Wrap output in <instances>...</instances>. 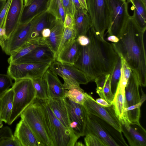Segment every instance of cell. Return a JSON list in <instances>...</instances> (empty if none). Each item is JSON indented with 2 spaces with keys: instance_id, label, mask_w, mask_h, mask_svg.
Returning a JSON list of instances; mask_svg holds the SVG:
<instances>
[{
  "instance_id": "cell-1",
  "label": "cell",
  "mask_w": 146,
  "mask_h": 146,
  "mask_svg": "<svg viewBox=\"0 0 146 146\" xmlns=\"http://www.w3.org/2000/svg\"><path fill=\"white\" fill-rule=\"evenodd\" d=\"M86 35L89 42L80 46V56L74 65L86 74L90 82L100 75L111 74L119 54L112 43L101 37L92 27Z\"/></svg>"
},
{
  "instance_id": "cell-2",
  "label": "cell",
  "mask_w": 146,
  "mask_h": 146,
  "mask_svg": "<svg viewBox=\"0 0 146 146\" xmlns=\"http://www.w3.org/2000/svg\"><path fill=\"white\" fill-rule=\"evenodd\" d=\"M145 32L129 15L118 37L112 43L115 49L127 65L136 74L140 86L146 85V55L144 37Z\"/></svg>"
},
{
  "instance_id": "cell-3",
  "label": "cell",
  "mask_w": 146,
  "mask_h": 146,
  "mask_svg": "<svg viewBox=\"0 0 146 146\" xmlns=\"http://www.w3.org/2000/svg\"><path fill=\"white\" fill-rule=\"evenodd\" d=\"M20 116L33 132L40 146H54L46 109L41 100L36 99Z\"/></svg>"
},
{
  "instance_id": "cell-4",
  "label": "cell",
  "mask_w": 146,
  "mask_h": 146,
  "mask_svg": "<svg viewBox=\"0 0 146 146\" xmlns=\"http://www.w3.org/2000/svg\"><path fill=\"white\" fill-rule=\"evenodd\" d=\"M84 116L83 136L92 133L100 138L106 146H127L122 132L102 119L88 113L82 105Z\"/></svg>"
},
{
  "instance_id": "cell-5",
  "label": "cell",
  "mask_w": 146,
  "mask_h": 146,
  "mask_svg": "<svg viewBox=\"0 0 146 146\" xmlns=\"http://www.w3.org/2000/svg\"><path fill=\"white\" fill-rule=\"evenodd\" d=\"M13 92V106L7 124H11L36 99L32 80L23 78L15 81L12 87Z\"/></svg>"
},
{
  "instance_id": "cell-6",
  "label": "cell",
  "mask_w": 146,
  "mask_h": 146,
  "mask_svg": "<svg viewBox=\"0 0 146 146\" xmlns=\"http://www.w3.org/2000/svg\"><path fill=\"white\" fill-rule=\"evenodd\" d=\"M86 0L92 27L98 35L104 38L105 32L108 30L111 24L108 1Z\"/></svg>"
},
{
  "instance_id": "cell-7",
  "label": "cell",
  "mask_w": 146,
  "mask_h": 146,
  "mask_svg": "<svg viewBox=\"0 0 146 146\" xmlns=\"http://www.w3.org/2000/svg\"><path fill=\"white\" fill-rule=\"evenodd\" d=\"M41 101L46 109L48 126L54 146H74L80 137L63 125L54 114L45 100Z\"/></svg>"
},
{
  "instance_id": "cell-8",
  "label": "cell",
  "mask_w": 146,
  "mask_h": 146,
  "mask_svg": "<svg viewBox=\"0 0 146 146\" xmlns=\"http://www.w3.org/2000/svg\"><path fill=\"white\" fill-rule=\"evenodd\" d=\"M52 72L62 78L65 89L80 88V84H86L90 82L86 74L74 65L52 62L49 68Z\"/></svg>"
},
{
  "instance_id": "cell-9",
  "label": "cell",
  "mask_w": 146,
  "mask_h": 146,
  "mask_svg": "<svg viewBox=\"0 0 146 146\" xmlns=\"http://www.w3.org/2000/svg\"><path fill=\"white\" fill-rule=\"evenodd\" d=\"M51 63L27 62L9 64L7 74L15 81L23 78L32 80L43 76Z\"/></svg>"
},
{
  "instance_id": "cell-10",
  "label": "cell",
  "mask_w": 146,
  "mask_h": 146,
  "mask_svg": "<svg viewBox=\"0 0 146 146\" xmlns=\"http://www.w3.org/2000/svg\"><path fill=\"white\" fill-rule=\"evenodd\" d=\"M110 10L111 24L107 31L108 35L118 38L125 26L129 15L128 3L121 0H108Z\"/></svg>"
},
{
  "instance_id": "cell-11",
  "label": "cell",
  "mask_w": 146,
  "mask_h": 146,
  "mask_svg": "<svg viewBox=\"0 0 146 146\" xmlns=\"http://www.w3.org/2000/svg\"><path fill=\"white\" fill-rule=\"evenodd\" d=\"M85 101L82 105L88 113L102 119L117 131L121 132L120 121L112 105L109 107L102 106L98 104L91 96L85 92Z\"/></svg>"
},
{
  "instance_id": "cell-12",
  "label": "cell",
  "mask_w": 146,
  "mask_h": 146,
  "mask_svg": "<svg viewBox=\"0 0 146 146\" xmlns=\"http://www.w3.org/2000/svg\"><path fill=\"white\" fill-rule=\"evenodd\" d=\"M36 17L27 23L19 24L6 40L4 51L7 54L10 55L29 40L30 33Z\"/></svg>"
},
{
  "instance_id": "cell-13",
  "label": "cell",
  "mask_w": 146,
  "mask_h": 146,
  "mask_svg": "<svg viewBox=\"0 0 146 146\" xmlns=\"http://www.w3.org/2000/svg\"><path fill=\"white\" fill-rule=\"evenodd\" d=\"M121 131L130 146H146V131L142 127L130 123L124 114L119 119Z\"/></svg>"
},
{
  "instance_id": "cell-14",
  "label": "cell",
  "mask_w": 146,
  "mask_h": 146,
  "mask_svg": "<svg viewBox=\"0 0 146 146\" xmlns=\"http://www.w3.org/2000/svg\"><path fill=\"white\" fill-rule=\"evenodd\" d=\"M24 7V0H11L4 25L7 40L19 25Z\"/></svg>"
},
{
  "instance_id": "cell-15",
  "label": "cell",
  "mask_w": 146,
  "mask_h": 146,
  "mask_svg": "<svg viewBox=\"0 0 146 146\" xmlns=\"http://www.w3.org/2000/svg\"><path fill=\"white\" fill-rule=\"evenodd\" d=\"M54 60V55L53 53L45 43H42L37 46L26 55L12 63H51Z\"/></svg>"
},
{
  "instance_id": "cell-16",
  "label": "cell",
  "mask_w": 146,
  "mask_h": 146,
  "mask_svg": "<svg viewBox=\"0 0 146 146\" xmlns=\"http://www.w3.org/2000/svg\"><path fill=\"white\" fill-rule=\"evenodd\" d=\"M69 116L70 127L73 131L80 137L83 136L84 116L82 105L75 103L65 97Z\"/></svg>"
},
{
  "instance_id": "cell-17",
  "label": "cell",
  "mask_w": 146,
  "mask_h": 146,
  "mask_svg": "<svg viewBox=\"0 0 146 146\" xmlns=\"http://www.w3.org/2000/svg\"><path fill=\"white\" fill-rule=\"evenodd\" d=\"M50 0H33L24 7L19 24L27 23L47 11Z\"/></svg>"
},
{
  "instance_id": "cell-18",
  "label": "cell",
  "mask_w": 146,
  "mask_h": 146,
  "mask_svg": "<svg viewBox=\"0 0 146 146\" xmlns=\"http://www.w3.org/2000/svg\"><path fill=\"white\" fill-rule=\"evenodd\" d=\"M64 98H48L45 100L54 114L63 125L73 132L70 127L69 116Z\"/></svg>"
},
{
  "instance_id": "cell-19",
  "label": "cell",
  "mask_w": 146,
  "mask_h": 146,
  "mask_svg": "<svg viewBox=\"0 0 146 146\" xmlns=\"http://www.w3.org/2000/svg\"><path fill=\"white\" fill-rule=\"evenodd\" d=\"M13 135L21 146H40L33 132L22 119L17 124Z\"/></svg>"
},
{
  "instance_id": "cell-20",
  "label": "cell",
  "mask_w": 146,
  "mask_h": 146,
  "mask_svg": "<svg viewBox=\"0 0 146 146\" xmlns=\"http://www.w3.org/2000/svg\"><path fill=\"white\" fill-rule=\"evenodd\" d=\"M43 77L47 84L48 98L57 99L65 98V89L57 75L49 68L44 73Z\"/></svg>"
},
{
  "instance_id": "cell-21",
  "label": "cell",
  "mask_w": 146,
  "mask_h": 146,
  "mask_svg": "<svg viewBox=\"0 0 146 146\" xmlns=\"http://www.w3.org/2000/svg\"><path fill=\"white\" fill-rule=\"evenodd\" d=\"M50 29V33L49 36L43 39L45 44L54 54L55 59L63 33V23L61 20L55 19Z\"/></svg>"
},
{
  "instance_id": "cell-22",
  "label": "cell",
  "mask_w": 146,
  "mask_h": 146,
  "mask_svg": "<svg viewBox=\"0 0 146 146\" xmlns=\"http://www.w3.org/2000/svg\"><path fill=\"white\" fill-rule=\"evenodd\" d=\"M73 29L75 32L76 39L79 36L86 35L92 27L91 21L87 10L80 8L74 14Z\"/></svg>"
},
{
  "instance_id": "cell-23",
  "label": "cell",
  "mask_w": 146,
  "mask_h": 146,
  "mask_svg": "<svg viewBox=\"0 0 146 146\" xmlns=\"http://www.w3.org/2000/svg\"><path fill=\"white\" fill-rule=\"evenodd\" d=\"M55 19V17L47 11L36 16L31 30L29 40L42 38L41 34L42 30L45 28H50Z\"/></svg>"
},
{
  "instance_id": "cell-24",
  "label": "cell",
  "mask_w": 146,
  "mask_h": 146,
  "mask_svg": "<svg viewBox=\"0 0 146 146\" xmlns=\"http://www.w3.org/2000/svg\"><path fill=\"white\" fill-rule=\"evenodd\" d=\"M139 86L137 76L132 71L125 89L127 107L140 102L141 98L139 90Z\"/></svg>"
},
{
  "instance_id": "cell-25",
  "label": "cell",
  "mask_w": 146,
  "mask_h": 146,
  "mask_svg": "<svg viewBox=\"0 0 146 146\" xmlns=\"http://www.w3.org/2000/svg\"><path fill=\"white\" fill-rule=\"evenodd\" d=\"M80 45L75 39L58 54L56 60L60 62L74 65L80 54Z\"/></svg>"
},
{
  "instance_id": "cell-26",
  "label": "cell",
  "mask_w": 146,
  "mask_h": 146,
  "mask_svg": "<svg viewBox=\"0 0 146 146\" xmlns=\"http://www.w3.org/2000/svg\"><path fill=\"white\" fill-rule=\"evenodd\" d=\"M13 96L11 88L0 96V116L3 121L7 124L13 108Z\"/></svg>"
},
{
  "instance_id": "cell-27",
  "label": "cell",
  "mask_w": 146,
  "mask_h": 146,
  "mask_svg": "<svg viewBox=\"0 0 146 146\" xmlns=\"http://www.w3.org/2000/svg\"><path fill=\"white\" fill-rule=\"evenodd\" d=\"M127 3L132 5L131 9L133 11L132 16L133 19L142 29H146V5L141 0H127Z\"/></svg>"
},
{
  "instance_id": "cell-28",
  "label": "cell",
  "mask_w": 146,
  "mask_h": 146,
  "mask_svg": "<svg viewBox=\"0 0 146 146\" xmlns=\"http://www.w3.org/2000/svg\"><path fill=\"white\" fill-rule=\"evenodd\" d=\"M45 43L43 38L29 40L18 49L13 52L8 59L9 64L26 55L39 44Z\"/></svg>"
},
{
  "instance_id": "cell-29",
  "label": "cell",
  "mask_w": 146,
  "mask_h": 146,
  "mask_svg": "<svg viewBox=\"0 0 146 146\" xmlns=\"http://www.w3.org/2000/svg\"><path fill=\"white\" fill-rule=\"evenodd\" d=\"M111 104L117 116L119 118L123 115L125 109L127 108L125 91H116Z\"/></svg>"
},
{
  "instance_id": "cell-30",
  "label": "cell",
  "mask_w": 146,
  "mask_h": 146,
  "mask_svg": "<svg viewBox=\"0 0 146 146\" xmlns=\"http://www.w3.org/2000/svg\"><path fill=\"white\" fill-rule=\"evenodd\" d=\"M32 80L36 92V99L41 100L48 99V96L47 85L43 76Z\"/></svg>"
},
{
  "instance_id": "cell-31",
  "label": "cell",
  "mask_w": 146,
  "mask_h": 146,
  "mask_svg": "<svg viewBox=\"0 0 146 146\" xmlns=\"http://www.w3.org/2000/svg\"><path fill=\"white\" fill-rule=\"evenodd\" d=\"M143 103H138L127 107L124 109V113L131 123L141 126L139 122L141 115L140 108Z\"/></svg>"
},
{
  "instance_id": "cell-32",
  "label": "cell",
  "mask_w": 146,
  "mask_h": 146,
  "mask_svg": "<svg viewBox=\"0 0 146 146\" xmlns=\"http://www.w3.org/2000/svg\"><path fill=\"white\" fill-rule=\"evenodd\" d=\"M75 32L72 27H64L62 38L55 56L56 57L60 51L71 44L75 39Z\"/></svg>"
},
{
  "instance_id": "cell-33",
  "label": "cell",
  "mask_w": 146,
  "mask_h": 146,
  "mask_svg": "<svg viewBox=\"0 0 146 146\" xmlns=\"http://www.w3.org/2000/svg\"><path fill=\"white\" fill-rule=\"evenodd\" d=\"M47 11L64 22L66 14L61 0H50Z\"/></svg>"
},
{
  "instance_id": "cell-34",
  "label": "cell",
  "mask_w": 146,
  "mask_h": 146,
  "mask_svg": "<svg viewBox=\"0 0 146 146\" xmlns=\"http://www.w3.org/2000/svg\"><path fill=\"white\" fill-rule=\"evenodd\" d=\"M64 97L75 103L82 105L85 100V92L80 87L65 89Z\"/></svg>"
},
{
  "instance_id": "cell-35",
  "label": "cell",
  "mask_w": 146,
  "mask_h": 146,
  "mask_svg": "<svg viewBox=\"0 0 146 146\" xmlns=\"http://www.w3.org/2000/svg\"><path fill=\"white\" fill-rule=\"evenodd\" d=\"M122 65V58L119 54L116 63L112 73L111 79V90L112 94L114 95L116 92L120 80Z\"/></svg>"
},
{
  "instance_id": "cell-36",
  "label": "cell",
  "mask_w": 146,
  "mask_h": 146,
  "mask_svg": "<svg viewBox=\"0 0 146 146\" xmlns=\"http://www.w3.org/2000/svg\"><path fill=\"white\" fill-rule=\"evenodd\" d=\"M12 79L8 74H0V96L13 86Z\"/></svg>"
},
{
  "instance_id": "cell-37",
  "label": "cell",
  "mask_w": 146,
  "mask_h": 146,
  "mask_svg": "<svg viewBox=\"0 0 146 146\" xmlns=\"http://www.w3.org/2000/svg\"><path fill=\"white\" fill-rule=\"evenodd\" d=\"M84 140L85 145L86 146H106L100 138L92 133L86 135Z\"/></svg>"
},
{
  "instance_id": "cell-38",
  "label": "cell",
  "mask_w": 146,
  "mask_h": 146,
  "mask_svg": "<svg viewBox=\"0 0 146 146\" xmlns=\"http://www.w3.org/2000/svg\"><path fill=\"white\" fill-rule=\"evenodd\" d=\"M11 1L7 0L4 7L0 13V28H4V25L6 17Z\"/></svg>"
},
{
  "instance_id": "cell-39",
  "label": "cell",
  "mask_w": 146,
  "mask_h": 146,
  "mask_svg": "<svg viewBox=\"0 0 146 146\" xmlns=\"http://www.w3.org/2000/svg\"><path fill=\"white\" fill-rule=\"evenodd\" d=\"M0 146H21L18 140L14 136L7 138L0 141Z\"/></svg>"
},
{
  "instance_id": "cell-40",
  "label": "cell",
  "mask_w": 146,
  "mask_h": 146,
  "mask_svg": "<svg viewBox=\"0 0 146 146\" xmlns=\"http://www.w3.org/2000/svg\"><path fill=\"white\" fill-rule=\"evenodd\" d=\"M65 14H71L74 17L75 13L72 0H61Z\"/></svg>"
},
{
  "instance_id": "cell-41",
  "label": "cell",
  "mask_w": 146,
  "mask_h": 146,
  "mask_svg": "<svg viewBox=\"0 0 146 146\" xmlns=\"http://www.w3.org/2000/svg\"><path fill=\"white\" fill-rule=\"evenodd\" d=\"M14 136L11 129L8 126H2L0 128V141L7 138Z\"/></svg>"
},
{
  "instance_id": "cell-42",
  "label": "cell",
  "mask_w": 146,
  "mask_h": 146,
  "mask_svg": "<svg viewBox=\"0 0 146 146\" xmlns=\"http://www.w3.org/2000/svg\"><path fill=\"white\" fill-rule=\"evenodd\" d=\"M72 1L75 13L77 10L80 8L85 9L87 10L86 0H72Z\"/></svg>"
},
{
  "instance_id": "cell-43",
  "label": "cell",
  "mask_w": 146,
  "mask_h": 146,
  "mask_svg": "<svg viewBox=\"0 0 146 146\" xmlns=\"http://www.w3.org/2000/svg\"><path fill=\"white\" fill-rule=\"evenodd\" d=\"M74 22V16L71 14H66L63 22L64 27H70L73 28Z\"/></svg>"
},
{
  "instance_id": "cell-44",
  "label": "cell",
  "mask_w": 146,
  "mask_h": 146,
  "mask_svg": "<svg viewBox=\"0 0 146 146\" xmlns=\"http://www.w3.org/2000/svg\"><path fill=\"white\" fill-rule=\"evenodd\" d=\"M76 39L79 44L81 46L87 45L89 42V39L86 35H81L79 36Z\"/></svg>"
},
{
  "instance_id": "cell-45",
  "label": "cell",
  "mask_w": 146,
  "mask_h": 146,
  "mask_svg": "<svg viewBox=\"0 0 146 146\" xmlns=\"http://www.w3.org/2000/svg\"><path fill=\"white\" fill-rule=\"evenodd\" d=\"M96 101L98 104L104 107H109L112 105L109 103L105 100L101 98L97 99Z\"/></svg>"
},
{
  "instance_id": "cell-46",
  "label": "cell",
  "mask_w": 146,
  "mask_h": 146,
  "mask_svg": "<svg viewBox=\"0 0 146 146\" xmlns=\"http://www.w3.org/2000/svg\"><path fill=\"white\" fill-rule=\"evenodd\" d=\"M50 33V29L49 28H46L44 29L41 32V36L43 38L48 37Z\"/></svg>"
},
{
  "instance_id": "cell-47",
  "label": "cell",
  "mask_w": 146,
  "mask_h": 146,
  "mask_svg": "<svg viewBox=\"0 0 146 146\" xmlns=\"http://www.w3.org/2000/svg\"><path fill=\"white\" fill-rule=\"evenodd\" d=\"M107 40L113 43L117 42L119 40V38L117 36L113 35H108Z\"/></svg>"
},
{
  "instance_id": "cell-48",
  "label": "cell",
  "mask_w": 146,
  "mask_h": 146,
  "mask_svg": "<svg viewBox=\"0 0 146 146\" xmlns=\"http://www.w3.org/2000/svg\"><path fill=\"white\" fill-rule=\"evenodd\" d=\"M7 0H0V13L4 7Z\"/></svg>"
},
{
  "instance_id": "cell-49",
  "label": "cell",
  "mask_w": 146,
  "mask_h": 146,
  "mask_svg": "<svg viewBox=\"0 0 146 146\" xmlns=\"http://www.w3.org/2000/svg\"><path fill=\"white\" fill-rule=\"evenodd\" d=\"M33 0H24V7L28 5Z\"/></svg>"
},
{
  "instance_id": "cell-50",
  "label": "cell",
  "mask_w": 146,
  "mask_h": 146,
  "mask_svg": "<svg viewBox=\"0 0 146 146\" xmlns=\"http://www.w3.org/2000/svg\"><path fill=\"white\" fill-rule=\"evenodd\" d=\"M85 145H84L81 142H76L74 146H84Z\"/></svg>"
},
{
  "instance_id": "cell-51",
  "label": "cell",
  "mask_w": 146,
  "mask_h": 146,
  "mask_svg": "<svg viewBox=\"0 0 146 146\" xmlns=\"http://www.w3.org/2000/svg\"><path fill=\"white\" fill-rule=\"evenodd\" d=\"M3 122L0 116V128L3 126Z\"/></svg>"
},
{
  "instance_id": "cell-52",
  "label": "cell",
  "mask_w": 146,
  "mask_h": 146,
  "mask_svg": "<svg viewBox=\"0 0 146 146\" xmlns=\"http://www.w3.org/2000/svg\"><path fill=\"white\" fill-rule=\"evenodd\" d=\"M145 5H146V0H141Z\"/></svg>"
},
{
  "instance_id": "cell-53",
  "label": "cell",
  "mask_w": 146,
  "mask_h": 146,
  "mask_svg": "<svg viewBox=\"0 0 146 146\" xmlns=\"http://www.w3.org/2000/svg\"><path fill=\"white\" fill-rule=\"evenodd\" d=\"M121 0L123 1H126V0Z\"/></svg>"
},
{
  "instance_id": "cell-54",
  "label": "cell",
  "mask_w": 146,
  "mask_h": 146,
  "mask_svg": "<svg viewBox=\"0 0 146 146\" xmlns=\"http://www.w3.org/2000/svg\"></svg>"
}]
</instances>
